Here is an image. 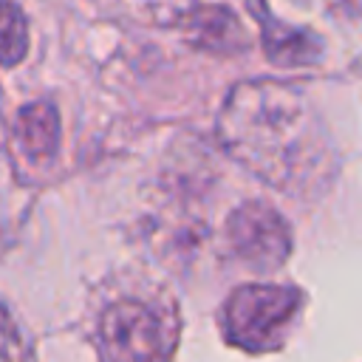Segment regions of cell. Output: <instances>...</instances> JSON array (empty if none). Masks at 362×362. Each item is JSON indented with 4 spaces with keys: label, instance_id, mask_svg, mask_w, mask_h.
Wrapping results in <instances>:
<instances>
[{
    "label": "cell",
    "instance_id": "6da1fadb",
    "mask_svg": "<svg viewBox=\"0 0 362 362\" xmlns=\"http://www.w3.org/2000/svg\"><path fill=\"white\" fill-rule=\"evenodd\" d=\"M218 136L235 161L280 189H294L305 175L325 170L328 147L320 122L305 93L286 82L235 85L221 107Z\"/></svg>",
    "mask_w": 362,
    "mask_h": 362
},
{
    "label": "cell",
    "instance_id": "7a4b0ae2",
    "mask_svg": "<svg viewBox=\"0 0 362 362\" xmlns=\"http://www.w3.org/2000/svg\"><path fill=\"white\" fill-rule=\"evenodd\" d=\"M300 291L291 286L252 283L235 288L223 305L226 339L243 351L277 348L300 308Z\"/></svg>",
    "mask_w": 362,
    "mask_h": 362
},
{
    "label": "cell",
    "instance_id": "3957f363",
    "mask_svg": "<svg viewBox=\"0 0 362 362\" xmlns=\"http://www.w3.org/2000/svg\"><path fill=\"white\" fill-rule=\"evenodd\" d=\"M226 238L235 255L257 272H274L291 252L288 223L269 204L249 201L226 221Z\"/></svg>",
    "mask_w": 362,
    "mask_h": 362
},
{
    "label": "cell",
    "instance_id": "277c9868",
    "mask_svg": "<svg viewBox=\"0 0 362 362\" xmlns=\"http://www.w3.org/2000/svg\"><path fill=\"white\" fill-rule=\"evenodd\" d=\"M107 362H167L158 317L141 303H113L99 322Z\"/></svg>",
    "mask_w": 362,
    "mask_h": 362
},
{
    "label": "cell",
    "instance_id": "5b68a950",
    "mask_svg": "<svg viewBox=\"0 0 362 362\" xmlns=\"http://www.w3.org/2000/svg\"><path fill=\"white\" fill-rule=\"evenodd\" d=\"M255 6V17L260 23V34H263V48L269 54L272 62L277 65H305V62H317L320 59V40H314L308 31L283 25L280 20H274L263 0H252Z\"/></svg>",
    "mask_w": 362,
    "mask_h": 362
},
{
    "label": "cell",
    "instance_id": "8992f818",
    "mask_svg": "<svg viewBox=\"0 0 362 362\" xmlns=\"http://www.w3.org/2000/svg\"><path fill=\"white\" fill-rule=\"evenodd\" d=\"M17 136L31 158H51L59 147V113L51 102H31L20 110Z\"/></svg>",
    "mask_w": 362,
    "mask_h": 362
},
{
    "label": "cell",
    "instance_id": "52a82bcc",
    "mask_svg": "<svg viewBox=\"0 0 362 362\" xmlns=\"http://www.w3.org/2000/svg\"><path fill=\"white\" fill-rule=\"evenodd\" d=\"M192 34H198V45L218 48V51H235L243 48V28L229 14V8H201L192 17Z\"/></svg>",
    "mask_w": 362,
    "mask_h": 362
},
{
    "label": "cell",
    "instance_id": "ba28073f",
    "mask_svg": "<svg viewBox=\"0 0 362 362\" xmlns=\"http://www.w3.org/2000/svg\"><path fill=\"white\" fill-rule=\"evenodd\" d=\"M28 48V28L25 17L17 3L0 0V65L11 68L25 57Z\"/></svg>",
    "mask_w": 362,
    "mask_h": 362
},
{
    "label": "cell",
    "instance_id": "9c48e42d",
    "mask_svg": "<svg viewBox=\"0 0 362 362\" xmlns=\"http://www.w3.org/2000/svg\"><path fill=\"white\" fill-rule=\"evenodd\" d=\"M14 354H20V339H17V331H14V325H11L3 303H0V356L8 359Z\"/></svg>",
    "mask_w": 362,
    "mask_h": 362
}]
</instances>
